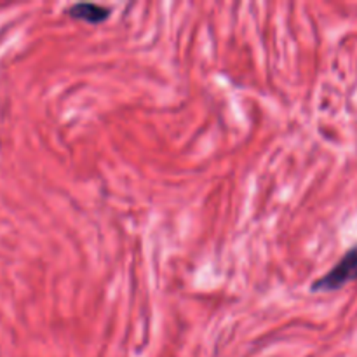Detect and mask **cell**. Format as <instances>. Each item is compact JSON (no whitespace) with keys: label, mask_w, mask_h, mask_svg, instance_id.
Here are the masks:
<instances>
[{"label":"cell","mask_w":357,"mask_h":357,"mask_svg":"<svg viewBox=\"0 0 357 357\" xmlns=\"http://www.w3.org/2000/svg\"><path fill=\"white\" fill-rule=\"evenodd\" d=\"M357 281V244L345 251L333 268L312 282V293H333Z\"/></svg>","instance_id":"6da1fadb"},{"label":"cell","mask_w":357,"mask_h":357,"mask_svg":"<svg viewBox=\"0 0 357 357\" xmlns=\"http://www.w3.org/2000/svg\"><path fill=\"white\" fill-rule=\"evenodd\" d=\"M112 10L108 7L100 6V3L93 2H79L73 3L66 9V16L72 20L84 21L87 24H101L110 17Z\"/></svg>","instance_id":"7a4b0ae2"}]
</instances>
